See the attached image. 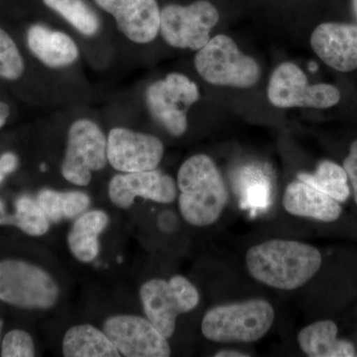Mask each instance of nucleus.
<instances>
[{"label":"nucleus","mask_w":357,"mask_h":357,"mask_svg":"<svg viewBox=\"0 0 357 357\" xmlns=\"http://www.w3.org/2000/svg\"><path fill=\"white\" fill-rule=\"evenodd\" d=\"M311 46L316 55L332 69L342 73L357 69V25L321 23L312 32Z\"/></svg>","instance_id":"14"},{"label":"nucleus","mask_w":357,"mask_h":357,"mask_svg":"<svg viewBox=\"0 0 357 357\" xmlns=\"http://www.w3.org/2000/svg\"><path fill=\"white\" fill-rule=\"evenodd\" d=\"M267 96L269 102L279 109H330L342 98L340 89L333 84H309L304 72L290 62L279 65L272 73Z\"/></svg>","instance_id":"8"},{"label":"nucleus","mask_w":357,"mask_h":357,"mask_svg":"<svg viewBox=\"0 0 357 357\" xmlns=\"http://www.w3.org/2000/svg\"><path fill=\"white\" fill-rule=\"evenodd\" d=\"M15 213L11 215L13 225L31 236H42L48 232L50 220L37 201L27 196L20 197L15 203Z\"/></svg>","instance_id":"23"},{"label":"nucleus","mask_w":357,"mask_h":357,"mask_svg":"<svg viewBox=\"0 0 357 357\" xmlns=\"http://www.w3.org/2000/svg\"><path fill=\"white\" fill-rule=\"evenodd\" d=\"M107 138L95 122L79 119L70 126L61 172L70 184L88 185L93 172L107 164Z\"/></svg>","instance_id":"7"},{"label":"nucleus","mask_w":357,"mask_h":357,"mask_svg":"<svg viewBox=\"0 0 357 357\" xmlns=\"http://www.w3.org/2000/svg\"><path fill=\"white\" fill-rule=\"evenodd\" d=\"M2 321L0 319V333H1Z\"/></svg>","instance_id":"34"},{"label":"nucleus","mask_w":357,"mask_h":357,"mask_svg":"<svg viewBox=\"0 0 357 357\" xmlns=\"http://www.w3.org/2000/svg\"><path fill=\"white\" fill-rule=\"evenodd\" d=\"M43 2L86 36H93L100 29L98 15L84 0H43Z\"/></svg>","instance_id":"22"},{"label":"nucleus","mask_w":357,"mask_h":357,"mask_svg":"<svg viewBox=\"0 0 357 357\" xmlns=\"http://www.w3.org/2000/svg\"><path fill=\"white\" fill-rule=\"evenodd\" d=\"M245 260L256 280L279 290H295L318 273L323 257L310 244L272 239L252 246Z\"/></svg>","instance_id":"1"},{"label":"nucleus","mask_w":357,"mask_h":357,"mask_svg":"<svg viewBox=\"0 0 357 357\" xmlns=\"http://www.w3.org/2000/svg\"><path fill=\"white\" fill-rule=\"evenodd\" d=\"M195 67L204 81L215 86L250 88L261 76L255 59L241 53L236 42L223 34L213 37L199 50Z\"/></svg>","instance_id":"4"},{"label":"nucleus","mask_w":357,"mask_h":357,"mask_svg":"<svg viewBox=\"0 0 357 357\" xmlns=\"http://www.w3.org/2000/svg\"><path fill=\"white\" fill-rule=\"evenodd\" d=\"M298 180L311 185L338 203H344L351 196L349 180L344 167L330 160L321 161L314 173L298 174Z\"/></svg>","instance_id":"21"},{"label":"nucleus","mask_w":357,"mask_h":357,"mask_svg":"<svg viewBox=\"0 0 357 357\" xmlns=\"http://www.w3.org/2000/svg\"><path fill=\"white\" fill-rule=\"evenodd\" d=\"M25 65L13 37L0 28V79L17 81L24 74Z\"/></svg>","instance_id":"24"},{"label":"nucleus","mask_w":357,"mask_h":357,"mask_svg":"<svg viewBox=\"0 0 357 357\" xmlns=\"http://www.w3.org/2000/svg\"><path fill=\"white\" fill-rule=\"evenodd\" d=\"M220 20L217 7L206 0L190 6L169 4L161 10L160 31L166 43L178 49L201 50Z\"/></svg>","instance_id":"9"},{"label":"nucleus","mask_w":357,"mask_h":357,"mask_svg":"<svg viewBox=\"0 0 357 357\" xmlns=\"http://www.w3.org/2000/svg\"><path fill=\"white\" fill-rule=\"evenodd\" d=\"M177 195L178 187L174 178L156 169L119 174L110 180L109 185L110 201L123 210L130 208L137 198L171 204Z\"/></svg>","instance_id":"13"},{"label":"nucleus","mask_w":357,"mask_h":357,"mask_svg":"<svg viewBox=\"0 0 357 357\" xmlns=\"http://www.w3.org/2000/svg\"><path fill=\"white\" fill-rule=\"evenodd\" d=\"M1 356H35V345L31 335L22 330L10 331L2 342Z\"/></svg>","instance_id":"25"},{"label":"nucleus","mask_w":357,"mask_h":357,"mask_svg":"<svg viewBox=\"0 0 357 357\" xmlns=\"http://www.w3.org/2000/svg\"><path fill=\"white\" fill-rule=\"evenodd\" d=\"M18 159L15 154L7 152L0 157V173L6 176L13 173L17 168Z\"/></svg>","instance_id":"28"},{"label":"nucleus","mask_w":357,"mask_h":357,"mask_svg":"<svg viewBox=\"0 0 357 357\" xmlns=\"http://www.w3.org/2000/svg\"><path fill=\"white\" fill-rule=\"evenodd\" d=\"M91 206V198L84 192H60V211L63 220L79 217Z\"/></svg>","instance_id":"26"},{"label":"nucleus","mask_w":357,"mask_h":357,"mask_svg":"<svg viewBox=\"0 0 357 357\" xmlns=\"http://www.w3.org/2000/svg\"><path fill=\"white\" fill-rule=\"evenodd\" d=\"M139 293L146 318L167 338L173 337L178 317L192 312L199 303L198 289L180 275L168 281L151 279L145 282Z\"/></svg>","instance_id":"6"},{"label":"nucleus","mask_w":357,"mask_h":357,"mask_svg":"<svg viewBox=\"0 0 357 357\" xmlns=\"http://www.w3.org/2000/svg\"><path fill=\"white\" fill-rule=\"evenodd\" d=\"M337 326L330 319L319 321L301 330L300 349L310 357H354L356 347L347 340H338Z\"/></svg>","instance_id":"18"},{"label":"nucleus","mask_w":357,"mask_h":357,"mask_svg":"<svg viewBox=\"0 0 357 357\" xmlns=\"http://www.w3.org/2000/svg\"><path fill=\"white\" fill-rule=\"evenodd\" d=\"M57 282L43 268L21 260L0 261V301L22 309L48 310L60 298Z\"/></svg>","instance_id":"5"},{"label":"nucleus","mask_w":357,"mask_h":357,"mask_svg":"<svg viewBox=\"0 0 357 357\" xmlns=\"http://www.w3.org/2000/svg\"><path fill=\"white\" fill-rule=\"evenodd\" d=\"M3 178H4V175H2V174L0 173V183H1L2 181H3Z\"/></svg>","instance_id":"33"},{"label":"nucleus","mask_w":357,"mask_h":357,"mask_svg":"<svg viewBox=\"0 0 357 357\" xmlns=\"http://www.w3.org/2000/svg\"><path fill=\"white\" fill-rule=\"evenodd\" d=\"M11 215L6 211L3 202L0 199V225H11Z\"/></svg>","instance_id":"30"},{"label":"nucleus","mask_w":357,"mask_h":357,"mask_svg":"<svg viewBox=\"0 0 357 357\" xmlns=\"http://www.w3.org/2000/svg\"><path fill=\"white\" fill-rule=\"evenodd\" d=\"M102 331L121 356H171L168 338L164 337L147 318L133 314H116L105 319Z\"/></svg>","instance_id":"11"},{"label":"nucleus","mask_w":357,"mask_h":357,"mask_svg":"<svg viewBox=\"0 0 357 357\" xmlns=\"http://www.w3.org/2000/svg\"><path fill=\"white\" fill-rule=\"evenodd\" d=\"M345 172L349 177V183L354 192V201L357 204V140L354 141L349 149V153L344 161Z\"/></svg>","instance_id":"27"},{"label":"nucleus","mask_w":357,"mask_h":357,"mask_svg":"<svg viewBox=\"0 0 357 357\" xmlns=\"http://www.w3.org/2000/svg\"><path fill=\"white\" fill-rule=\"evenodd\" d=\"M283 206L290 215L325 222H335L342 213L338 202L302 181L286 188Z\"/></svg>","instance_id":"16"},{"label":"nucleus","mask_w":357,"mask_h":357,"mask_svg":"<svg viewBox=\"0 0 357 357\" xmlns=\"http://www.w3.org/2000/svg\"><path fill=\"white\" fill-rule=\"evenodd\" d=\"M112 14L117 27L129 40L138 44L153 41L160 31V10L156 0H95Z\"/></svg>","instance_id":"15"},{"label":"nucleus","mask_w":357,"mask_h":357,"mask_svg":"<svg viewBox=\"0 0 357 357\" xmlns=\"http://www.w3.org/2000/svg\"><path fill=\"white\" fill-rule=\"evenodd\" d=\"M275 319L273 307L267 301L255 299L211 307L202 321L206 340L220 344L255 342L261 340Z\"/></svg>","instance_id":"3"},{"label":"nucleus","mask_w":357,"mask_h":357,"mask_svg":"<svg viewBox=\"0 0 357 357\" xmlns=\"http://www.w3.org/2000/svg\"><path fill=\"white\" fill-rule=\"evenodd\" d=\"M9 115H10V107L6 102L0 100V128L6 126Z\"/></svg>","instance_id":"29"},{"label":"nucleus","mask_w":357,"mask_h":357,"mask_svg":"<svg viewBox=\"0 0 357 357\" xmlns=\"http://www.w3.org/2000/svg\"><path fill=\"white\" fill-rule=\"evenodd\" d=\"M352 11L357 20V0H351Z\"/></svg>","instance_id":"32"},{"label":"nucleus","mask_w":357,"mask_h":357,"mask_svg":"<svg viewBox=\"0 0 357 357\" xmlns=\"http://www.w3.org/2000/svg\"><path fill=\"white\" fill-rule=\"evenodd\" d=\"M62 345L66 357L121 356L105 333L89 324L69 328Z\"/></svg>","instance_id":"20"},{"label":"nucleus","mask_w":357,"mask_h":357,"mask_svg":"<svg viewBox=\"0 0 357 357\" xmlns=\"http://www.w3.org/2000/svg\"><path fill=\"white\" fill-rule=\"evenodd\" d=\"M109 223V215L100 210L84 211L77 218L68 236V245L76 259L89 263L98 257L100 250L98 237Z\"/></svg>","instance_id":"19"},{"label":"nucleus","mask_w":357,"mask_h":357,"mask_svg":"<svg viewBox=\"0 0 357 357\" xmlns=\"http://www.w3.org/2000/svg\"><path fill=\"white\" fill-rule=\"evenodd\" d=\"M178 210L194 227L217 222L229 202V192L215 162L204 154L185 160L177 176Z\"/></svg>","instance_id":"2"},{"label":"nucleus","mask_w":357,"mask_h":357,"mask_svg":"<svg viewBox=\"0 0 357 357\" xmlns=\"http://www.w3.org/2000/svg\"><path fill=\"white\" fill-rule=\"evenodd\" d=\"M163 156V143L153 135L121 128L110 130L107 161L119 172L155 170Z\"/></svg>","instance_id":"12"},{"label":"nucleus","mask_w":357,"mask_h":357,"mask_svg":"<svg viewBox=\"0 0 357 357\" xmlns=\"http://www.w3.org/2000/svg\"><path fill=\"white\" fill-rule=\"evenodd\" d=\"M215 357H248L250 356L248 354L243 351H234V349H223L217 352Z\"/></svg>","instance_id":"31"},{"label":"nucleus","mask_w":357,"mask_h":357,"mask_svg":"<svg viewBox=\"0 0 357 357\" xmlns=\"http://www.w3.org/2000/svg\"><path fill=\"white\" fill-rule=\"evenodd\" d=\"M199 98L197 84L189 77L177 73L155 82L146 91L150 114L173 136H181L185 132L188 109L198 102Z\"/></svg>","instance_id":"10"},{"label":"nucleus","mask_w":357,"mask_h":357,"mask_svg":"<svg viewBox=\"0 0 357 357\" xmlns=\"http://www.w3.org/2000/svg\"><path fill=\"white\" fill-rule=\"evenodd\" d=\"M27 45L33 55L47 67H68L79 57L74 40L65 33L41 24L32 25L28 29Z\"/></svg>","instance_id":"17"}]
</instances>
